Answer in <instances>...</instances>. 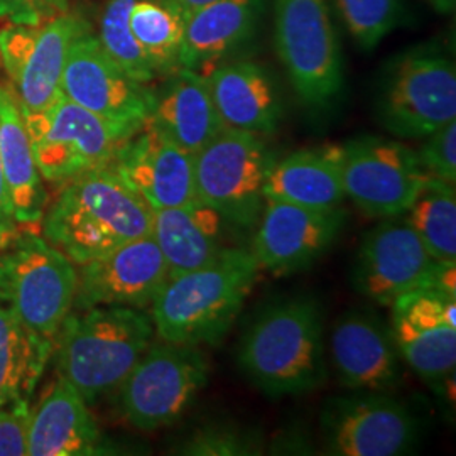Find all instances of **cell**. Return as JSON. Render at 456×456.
<instances>
[{"label":"cell","mask_w":456,"mask_h":456,"mask_svg":"<svg viewBox=\"0 0 456 456\" xmlns=\"http://www.w3.org/2000/svg\"><path fill=\"white\" fill-rule=\"evenodd\" d=\"M110 167L154 210L198 198L195 156L164 135L151 120L126 141Z\"/></svg>","instance_id":"d6986e66"},{"label":"cell","mask_w":456,"mask_h":456,"mask_svg":"<svg viewBox=\"0 0 456 456\" xmlns=\"http://www.w3.org/2000/svg\"><path fill=\"white\" fill-rule=\"evenodd\" d=\"M69 11V0H0V19L36 26Z\"/></svg>","instance_id":"d590c367"},{"label":"cell","mask_w":456,"mask_h":456,"mask_svg":"<svg viewBox=\"0 0 456 456\" xmlns=\"http://www.w3.org/2000/svg\"><path fill=\"white\" fill-rule=\"evenodd\" d=\"M346 31L365 51L377 48L399 26L403 0H335Z\"/></svg>","instance_id":"1f68e13d"},{"label":"cell","mask_w":456,"mask_h":456,"mask_svg":"<svg viewBox=\"0 0 456 456\" xmlns=\"http://www.w3.org/2000/svg\"><path fill=\"white\" fill-rule=\"evenodd\" d=\"M274 45L294 92L313 109L342 94V49L328 0H274Z\"/></svg>","instance_id":"52a82bcc"},{"label":"cell","mask_w":456,"mask_h":456,"mask_svg":"<svg viewBox=\"0 0 456 456\" xmlns=\"http://www.w3.org/2000/svg\"><path fill=\"white\" fill-rule=\"evenodd\" d=\"M264 198L316 210L340 208L345 201L340 146L301 149L273 164Z\"/></svg>","instance_id":"484cf974"},{"label":"cell","mask_w":456,"mask_h":456,"mask_svg":"<svg viewBox=\"0 0 456 456\" xmlns=\"http://www.w3.org/2000/svg\"><path fill=\"white\" fill-rule=\"evenodd\" d=\"M77 286L73 262L34 232L17 235L0 254V299L43 342L56 338Z\"/></svg>","instance_id":"5b68a950"},{"label":"cell","mask_w":456,"mask_h":456,"mask_svg":"<svg viewBox=\"0 0 456 456\" xmlns=\"http://www.w3.org/2000/svg\"><path fill=\"white\" fill-rule=\"evenodd\" d=\"M404 218L438 262H456L455 184L428 176Z\"/></svg>","instance_id":"f1b7e54d"},{"label":"cell","mask_w":456,"mask_h":456,"mask_svg":"<svg viewBox=\"0 0 456 456\" xmlns=\"http://www.w3.org/2000/svg\"><path fill=\"white\" fill-rule=\"evenodd\" d=\"M261 267L247 248L205 267L166 279L151 305L156 337L183 345H216L225 338L252 293Z\"/></svg>","instance_id":"3957f363"},{"label":"cell","mask_w":456,"mask_h":456,"mask_svg":"<svg viewBox=\"0 0 456 456\" xmlns=\"http://www.w3.org/2000/svg\"><path fill=\"white\" fill-rule=\"evenodd\" d=\"M345 222L346 212L342 207L316 210L267 200L250 252L261 269L289 274L320 259L335 244Z\"/></svg>","instance_id":"e0dca14e"},{"label":"cell","mask_w":456,"mask_h":456,"mask_svg":"<svg viewBox=\"0 0 456 456\" xmlns=\"http://www.w3.org/2000/svg\"><path fill=\"white\" fill-rule=\"evenodd\" d=\"M239 232L220 212L196 198L188 205L152 212L151 235L163 254L169 276L205 267L239 244Z\"/></svg>","instance_id":"44dd1931"},{"label":"cell","mask_w":456,"mask_h":456,"mask_svg":"<svg viewBox=\"0 0 456 456\" xmlns=\"http://www.w3.org/2000/svg\"><path fill=\"white\" fill-rule=\"evenodd\" d=\"M345 196L374 218L408 212L428 175L416 151L386 137H357L340 146Z\"/></svg>","instance_id":"4fadbf2b"},{"label":"cell","mask_w":456,"mask_h":456,"mask_svg":"<svg viewBox=\"0 0 456 456\" xmlns=\"http://www.w3.org/2000/svg\"><path fill=\"white\" fill-rule=\"evenodd\" d=\"M169 277L167 264L149 233L82 264L71 310L127 306L146 310Z\"/></svg>","instance_id":"ac0fdd59"},{"label":"cell","mask_w":456,"mask_h":456,"mask_svg":"<svg viewBox=\"0 0 456 456\" xmlns=\"http://www.w3.org/2000/svg\"><path fill=\"white\" fill-rule=\"evenodd\" d=\"M265 0H216L184 20L181 68L208 75L254 36Z\"/></svg>","instance_id":"7402d4cb"},{"label":"cell","mask_w":456,"mask_h":456,"mask_svg":"<svg viewBox=\"0 0 456 456\" xmlns=\"http://www.w3.org/2000/svg\"><path fill=\"white\" fill-rule=\"evenodd\" d=\"M210 362L201 346L151 343L118 389L126 419L141 431L176 423L208 386Z\"/></svg>","instance_id":"ba28073f"},{"label":"cell","mask_w":456,"mask_h":456,"mask_svg":"<svg viewBox=\"0 0 456 456\" xmlns=\"http://www.w3.org/2000/svg\"><path fill=\"white\" fill-rule=\"evenodd\" d=\"M58 374L94 404L117 389L156 337L151 314L127 306L68 313L58 331Z\"/></svg>","instance_id":"277c9868"},{"label":"cell","mask_w":456,"mask_h":456,"mask_svg":"<svg viewBox=\"0 0 456 456\" xmlns=\"http://www.w3.org/2000/svg\"><path fill=\"white\" fill-rule=\"evenodd\" d=\"M102 448V433L82 395L58 379L37 411L31 414L28 455L88 456Z\"/></svg>","instance_id":"d4e9b609"},{"label":"cell","mask_w":456,"mask_h":456,"mask_svg":"<svg viewBox=\"0 0 456 456\" xmlns=\"http://www.w3.org/2000/svg\"><path fill=\"white\" fill-rule=\"evenodd\" d=\"M440 262L426 250L404 215L382 218L362 242L352 269L357 293L380 306L419 288H436Z\"/></svg>","instance_id":"2e32d148"},{"label":"cell","mask_w":456,"mask_h":456,"mask_svg":"<svg viewBox=\"0 0 456 456\" xmlns=\"http://www.w3.org/2000/svg\"><path fill=\"white\" fill-rule=\"evenodd\" d=\"M273 151L259 134L225 127L195 154L196 195L242 230H252L265 205Z\"/></svg>","instance_id":"30bf717a"},{"label":"cell","mask_w":456,"mask_h":456,"mask_svg":"<svg viewBox=\"0 0 456 456\" xmlns=\"http://www.w3.org/2000/svg\"><path fill=\"white\" fill-rule=\"evenodd\" d=\"M24 115L39 175L65 183L83 173L110 166L137 131L112 124L60 94L41 112Z\"/></svg>","instance_id":"9c48e42d"},{"label":"cell","mask_w":456,"mask_h":456,"mask_svg":"<svg viewBox=\"0 0 456 456\" xmlns=\"http://www.w3.org/2000/svg\"><path fill=\"white\" fill-rule=\"evenodd\" d=\"M326 357L350 391H394L401 382V355L391 328L375 313L350 310L335 322Z\"/></svg>","instance_id":"ffe728a7"},{"label":"cell","mask_w":456,"mask_h":456,"mask_svg":"<svg viewBox=\"0 0 456 456\" xmlns=\"http://www.w3.org/2000/svg\"><path fill=\"white\" fill-rule=\"evenodd\" d=\"M129 24L158 77H171L181 69L184 17L180 12L158 0H135Z\"/></svg>","instance_id":"f546056e"},{"label":"cell","mask_w":456,"mask_h":456,"mask_svg":"<svg viewBox=\"0 0 456 456\" xmlns=\"http://www.w3.org/2000/svg\"><path fill=\"white\" fill-rule=\"evenodd\" d=\"M53 350L16 318L0 299V408L26 397Z\"/></svg>","instance_id":"83f0119b"},{"label":"cell","mask_w":456,"mask_h":456,"mask_svg":"<svg viewBox=\"0 0 456 456\" xmlns=\"http://www.w3.org/2000/svg\"><path fill=\"white\" fill-rule=\"evenodd\" d=\"M237 362L269 397L316 391L328 377L325 323L318 301L289 296L264 306L245 328Z\"/></svg>","instance_id":"6da1fadb"},{"label":"cell","mask_w":456,"mask_h":456,"mask_svg":"<svg viewBox=\"0 0 456 456\" xmlns=\"http://www.w3.org/2000/svg\"><path fill=\"white\" fill-rule=\"evenodd\" d=\"M61 94L98 117L134 131L149 120L156 98L149 85L134 80L105 53L90 26L69 48Z\"/></svg>","instance_id":"9a60e30c"},{"label":"cell","mask_w":456,"mask_h":456,"mask_svg":"<svg viewBox=\"0 0 456 456\" xmlns=\"http://www.w3.org/2000/svg\"><path fill=\"white\" fill-rule=\"evenodd\" d=\"M31 412L28 399H17L0 408V456L28 455Z\"/></svg>","instance_id":"e575fe53"},{"label":"cell","mask_w":456,"mask_h":456,"mask_svg":"<svg viewBox=\"0 0 456 456\" xmlns=\"http://www.w3.org/2000/svg\"><path fill=\"white\" fill-rule=\"evenodd\" d=\"M391 333L401 359L436 394L455 384L456 294L419 288L391 306Z\"/></svg>","instance_id":"5bb4252c"},{"label":"cell","mask_w":456,"mask_h":456,"mask_svg":"<svg viewBox=\"0 0 456 456\" xmlns=\"http://www.w3.org/2000/svg\"><path fill=\"white\" fill-rule=\"evenodd\" d=\"M0 163L16 224L41 218L46 196L14 90L0 85Z\"/></svg>","instance_id":"4316f807"},{"label":"cell","mask_w":456,"mask_h":456,"mask_svg":"<svg viewBox=\"0 0 456 456\" xmlns=\"http://www.w3.org/2000/svg\"><path fill=\"white\" fill-rule=\"evenodd\" d=\"M16 218L12 212V205H11V198L7 191V184H5V176H4V169L0 163V247H5L9 244L16 235Z\"/></svg>","instance_id":"8d00e7d4"},{"label":"cell","mask_w":456,"mask_h":456,"mask_svg":"<svg viewBox=\"0 0 456 456\" xmlns=\"http://www.w3.org/2000/svg\"><path fill=\"white\" fill-rule=\"evenodd\" d=\"M158 2L166 4L167 7L175 9V11L180 12L181 16L184 17V20H186V17L191 16L198 9H201V7L208 5V4H213V2H216V0H158Z\"/></svg>","instance_id":"74e56055"},{"label":"cell","mask_w":456,"mask_h":456,"mask_svg":"<svg viewBox=\"0 0 456 456\" xmlns=\"http://www.w3.org/2000/svg\"><path fill=\"white\" fill-rule=\"evenodd\" d=\"M433 9L440 14H453L455 12L456 0H429Z\"/></svg>","instance_id":"f35d334b"},{"label":"cell","mask_w":456,"mask_h":456,"mask_svg":"<svg viewBox=\"0 0 456 456\" xmlns=\"http://www.w3.org/2000/svg\"><path fill=\"white\" fill-rule=\"evenodd\" d=\"M320 428L328 455H408L419 440L418 418L387 392L354 391L328 399Z\"/></svg>","instance_id":"8fae6325"},{"label":"cell","mask_w":456,"mask_h":456,"mask_svg":"<svg viewBox=\"0 0 456 456\" xmlns=\"http://www.w3.org/2000/svg\"><path fill=\"white\" fill-rule=\"evenodd\" d=\"M90 24L66 11L36 26L0 29V61L14 86L22 114L41 112L61 94V78L75 37Z\"/></svg>","instance_id":"7c38bea8"},{"label":"cell","mask_w":456,"mask_h":456,"mask_svg":"<svg viewBox=\"0 0 456 456\" xmlns=\"http://www.w3.org/2000/svg\"><path fill=\"white\" fill-rule=\"evenodd\" d=\"M154 98L149 120L173 142L190 154H198L225 129L213 102L205 75L181 68Z\"/></svg>","instance_id":"cb8c5ba5"},{"label":"cell","mask_w":456,"mask_h":456,"mask_svg":"<svg viewBox=\"0 0 456 456\" xmlns=\"http://www.w3.org/2000/svg\"><path fill=\"white\" fill-rule=\"evenodd\" d=\"M262 452L261 433L228 423L203 424L178 446L180 455L190 456H252Z\"/></svg>","instance_id":"d6a6232c"},{"label":"cell","mask_w":456,"mask_h":456,"mask_svg":"<svg viewBox=\"0 0 456 456\" xmlns=\"http://www.w3.org/2000/svg\"><path fill=\"white\" fill-rule=\"evenodd\" d=\"M416 156L428 176L455 184L456 120L424 137L423 146L416 151Z\"/></svg>","instance_id":"836d02e7"},{"label":"cell","mask_w":456,"mask_h":456,"mask_svg":"<svg viewBox=\"0 0 456 456\" xmlns=\"http://www.w3.org/2000/svg\"><path fill=\"white\" fill-rule=\"evenodd\" d=\"M61 184L43 232L73 264L94 261L151 233L152 208L110 166Z\"/></svg>","instance_id":"7a4b0ae2"},{"label":"cell","mask_w":456,"mask_h":456,"mask_svg":"<svg viewBox=\"0 0 456 456\" xmlns=\"http://www.w3.org/2000/svg\"><path fill=\"white\" fill-rule=\"evenodd\" d=\"M213 102L225 127L273 134L282 118V98L273 75L252 61L216 66L207 75Z\"/></svg>","instance_id":"603a6c76"},{"label":"cell","mask_w":456,"mask_h":456,"mask_svg":"<svg viewBox=\"0 0 456 456\" xmlns=\"http://www.w3.org/2000/svg\"><path fill=\"white\" fill-rule=\"evenodd\" d=\"M375 114L401 139H424L456 120V68L438 46H418L386 66L375 94Z\"/></svg>","instance_id":"8992f818"},{"label":"cell","mask_w":456,"mask_h":456,"mask_svg":"<svg viewBox=\"0 0 456 456\" xmlns=\"http://www.w3.org/2000/svg\"><path fill=\"white\" fill-rule=\"evenodd\" d=\"M134 2L135 0H107L100 16L97 37L105 53L127 75L137 82L151 85L158 78V73L132 33L129 16Z\"/></svg>","instance_id":"4dcf8cb0"}]
</instances>
